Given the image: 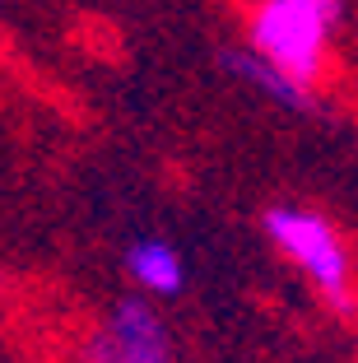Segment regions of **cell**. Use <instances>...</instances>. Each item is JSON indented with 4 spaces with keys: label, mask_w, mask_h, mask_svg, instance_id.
I'll return each mask as SVG.
<instances>
[{
    "label": "cell",
    "mask_w": 358,
    "mask_h": 363,
    "mask_svg": "<svg viewBox=\"0 0 358 363\" xmlns=\"http://www.w3.org/2000/svg\"><path fill=\"white\" fill-rule=\"evenodd\" d=\"M84 363H172V340L149 298H116L84 340Z\"/></svg>",
    "instance_id": "3"
},
{
    "label": "cell",
    "mask_w": 358,
    "mask_h": 363,
    "mask_svg": "<svg viewBox=\"0 0 358 363\" xmlns=\"http://www.w3.org/2000/svg\"><path fill=\"white\" fill-rule=\"evenodd\" d=\"M265 238H270L307 279L330 308L340 312H354V270H349V252H345V238L335 233L326 214L316 210H298V205H274L265 210L261 219Z\"/></svg>",
    "instance_id": "2"
},
{
    "label": "cell",
    "mask_w": 358,
    "mask_h": 363,
    "mask_svg": "<svg viewBox=\"0 0 358 363\" xmlns=\"http://www.w3.org/2000/svg\"><path fill=\"white\" fill-rule=\"evenodd\" d=\"M126 270L145 294H154V298H172V294H181V284H186V270H181L177 247L158 242V238H145V242L130 247Z\"/></svg>",
    "instance_id": "5"
},
{
    "label": "cell",
    "mask_w": 358,
    "mask_h": 363,
    "mask_svg": "<svg viewBox=\"0 0 358 363\" xmlns=\"http://www.w3.org/2000/svg\"><path fill=\"white\" fill-rule=\"evenodd\" d=\"M345 0H261L247 19V38L289 79L316 89L330 61V33Z\"/></svg>",
    "instance_id": "1"
},
{
    "label": "cell",
    "mask_w": 358,
    "mask_h": 363,
    "mask_svg": "<svg viewBox=\"0 0 358 363\" xmlns=\"http://www.w3.org/2000/svg\"><path fill=\"white\" fill-rule=\"evenodd\" d=\"M219 61H223V70H233L242 84H252L256 94H265L270 103L289 107V112H316V89L289 79L284 70H279V65H270L261 52H256V47H223Z\"/></svg>",
    "instance_id": "4"
}]
</instances>
